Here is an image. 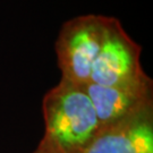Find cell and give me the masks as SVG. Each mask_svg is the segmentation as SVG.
<instances>
[{"mask_svg":"<svg viewBox=\"0 0 153 153\" xmlns=\"http://www.w3.org/2000/svg\"><path fill=\"white\" fill-rule=\"evenodd\" d=\"M43 140L58 153H79L100 131L98 116L84 85L61 78L44 95Z\"/></svg>","mask_w":153,"mask_h":153,"instance_id":"obj_1","label":"cell"},{"mask_svg":"<svg viewBox=\"0 0 153 153\" xmlns=\"http://www.w3.org/2000/svg\"><path fill=\"white\" fill-rule=\"evenodd\" d=\"M108 16L82 15L71 18L61 27L56 53L61 78L85 85L105 35Z\"/></svg>","mask_w":153,"mask_h":153,"instance_id":"obj_2","label":"cell"},{"mask_svg":"<svg viewBox=\"0 0 153 153\" xmlns=\"http://www.w3.org/2000/svg\"><path fill=\"white\" fill-rule=\"evenodd\" d=\"M140 58L141 47L117 18L108 17L104 40L92 65L88 83L112 86L136 81L146 75Z\"/></svg>","mask_w":153,"mask_h":153,"instance_id":"obj_3","label":"cell"},{"mask_svg":"<svg viewBox=\"0 0 153 153\" xmlns=\"http://www.w3.org/2000/svg\"><path fill=\"white\" fill-rule=\"evenodd\" d=\"M84 88L97 112L100 128L119 123L153 104V82L148 75L119 85L88 83Z\"/></svg>","mask_w":153,"mask_h":153,"instance_id":"obj_4","label":"cell"},{"mask_svg":"<svg viewBox=\"0 0 153 153\" xmlns=\"http://www.w3.org/2000/svg\"><path fill=\"white\" fill-rule=\"evenodd\" d=\"M79 153H153V104L119 123L100 128Z\"/></svg>","mask_w":153,"mask_h":153,"instance_id":"obj_5","label":"cell"},{"mask_svg":"<svg viewBox=\"0 0 153 153\" xmlns=\"http://www.w3.org/2000/svg\"><path fill=\"white\" fill-rule=\"evenodd\" d=\"M33 153H58V152H57L55 149L52 148L47 141H44L43 138H42V140L40 141V143H39L36 150Z\"/></svg>","mask_w":153,"mask_h":153,"instance_id":"obj_6","label":"cell"}]
</instances>
